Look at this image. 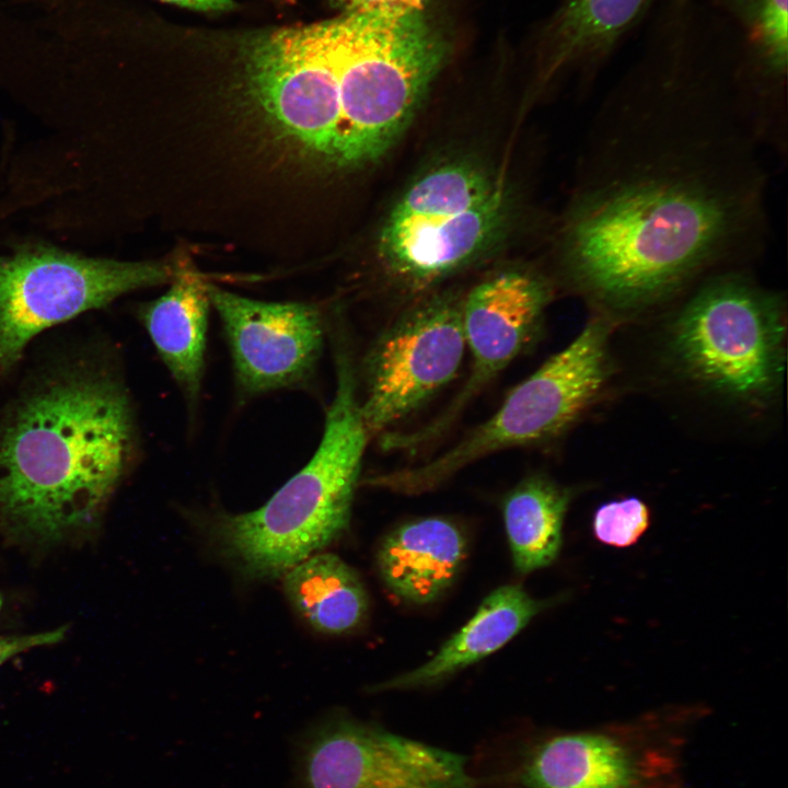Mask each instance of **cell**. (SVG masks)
<instances>
[{
  "instance_id": "cell-13",
  "label": "cell",
  "mask_w": 788,
  "mask_h": 788,
  "mask_svg": "<svg viewBox=\"0 0 788 788\" xmlns=\"http://www.w3.org/2000/svg\"><path fill=\"white\" fill-rule=\"evenodd\" d=\"M230 349L239 391L255 396L304 384L324 345L318 309L250 299L207 282Z\"/></svg>"
},
{
  "instance_id": "cell-4",
  "label": "cell",
  "mask_w": 788,
  "mask_h": 788,
  "mask_svg": "<svg viewBox=\"0 0 788 788\" xmlns=\"http://www.w3.org/2000/svg\"><path fill=\"white\" fill-rule=\"evenodd\" d=\"M705 716L673 707L595 728L538 733L474 788H692L687 752Z\"/></svg>"
},
{
  "instance_id": "cell-3",
  "label": "cell",
  "mask_w": 788,
  "mask_h": 788,
  "mask_svg": "<svg viewBox=\"0 0 788 788\" xmlns=\"http://www.w3.org/2000/svg\"><path fill=\"white\" fill-rule=\"evenodd\" d=\"M357 385L352 361L340 346L335 395L310 461L262 507L220 513L208 523L212 542L244 576L281 577L347 530L371 438L360 413Z\"/></svg>"
},
{
  "instance_id": "cell-12",
  "label": "cell",
  "mask_w": 788,
  "mask_h": 788,
  "mask_svg": "<svg viewBox=\"0 0 788 788\" xmlns=\"http://www.w3.org/2000/svg\"><path fill=\"white\" fill-rule=\"evenodd\" d=\"M298 788H473L464 756L348 717L297 744Z\"/></svg>"
},
{
  "instance_id": "cell-14",
  "label": "cell",
  "mask_w": 788,
  "mask_h": 788,
  "mask_svg": "<svg viewBox=\"0 0 788 788\" xmlns=\"http://www.w3.org/2000/svg\"><path fill=\"white\" fill-rule=\"evenodd\" d=\"M466 555V540L450 520L424 518L404 523L382 541L380 575L396 596L415 604L437 600L453 582Z\"/></svg>"
},
{
  "instance_id": "cell-1",
  "label": "cell",
  "mask_w": 788,
  "mask_h": 788,
  "mask_svg": "<svg viewBox=\"0 0 788 788\" xmlns=\"http://www.w3.org/2000/svg\"><path fill=\"white\" fill-rule=\"evenodd\" d=\"M727 70L639 68L599 105L555 232L572 289L635 310L765 254L768 148Z\"/></svg>"
},
{
  "instance_id": "cell-10",
  "label": "cell",
  "mask_w": 788,
  "mask_h": 788,
  "mask_svg": "<svg viewBox=\"0 0 788 788\" xmlns=\"http://www.w3.org/2000/svg\"><path fill=\"white\" fill-rule=\"evenodd\" d=\"M462 300L443 293L413 305L367 349L359 404L371 438L390 431L457 375L466 351Z\"/></svg>"
},
{
  "instance_id": "cell-15",
  "label": "cell",
  "mask_w": 788,
  "mask_h": 788,
  "mask_svg": "<svg viewBox=\"0 0 788 788\" xmlns=\"http://www.w3.org/2000/svg\"><path fill=\"white\" fill-rule=\"evenodd\" d=\"M210 305L207 282L183 265L167 291L140 311L158 355L190 403L201 390Z\"/></svg>"
},
{
  "instance_id": "cell-11",
  "label": "cell",
  "mask_w": 788,
  "mask_h": 788,
  "mask_svg": "<svg viewBox=\"0 0 788 788\" xmlns=\"http://www.w3.org/2000/svg\"><path fill=\"white\" fill-rule=\"evenodd\" d=\"M553 297L552 280L531 269L498 271L475 285L462 300L464 337L471 355L463 386L437 417L410 431L382 434L380 447L384 451L417 452L444 436L476 396L531 346Z\"/></svg>"
},
{
  "instance_id": "cell-22",
  "label": "cell",
  "mask_w": 788,
  "mask_h": 788,
  "mask_svg": "<svg viewBox=\"0 0 788 788\" xmlns=\"http://www.w3.org/2000/svg\"><path fill=\"white\" fill-rule=\"evenodd\" d=\"M67 630V626H60L47 631L0 636V667L23 652L59 644Z\"/></svg>"
},
{
  "instance_id": "cell-8",
  "label": "cell",
  "mask_w": 788,
  "mask_h": 788,
  "mask_svg": "<svg viewBox=\"0 0 788 788\" xmlns=\"http://www.w3.org/2000/svg\"><path fill=\"white\" fill-rule=\"evenodd\" d=\"M334 61L344 117L389 150L412 121L447 58L422 11L344 13L333 19Z\"/></svg>"
},
{
  "instance_id": "cell-16",
  "label": "cell",
  "mask_w": 788,
  "mask_h": 788,
  "mask_svg": "<svg viewBox=\"0 0 788 788\" xmlns=\"http://www.w3.org/2000/svg\"><path fill=\"white\" fill-rule=\"evenodd\" d=\"M545 606V602L531 598L521 586L497 588L432 659L374 685L371 691L379 693L434 685L499 650Z\"/></svg>"
},
{
  "instance_id": "cell-24",
  "label": "cell",
  "mask_w": 788,
  "mask_h": 788,
  "mask_svg": "<svg viewBox=\"0 0 788 788\" xmlns=\"http://www.w3.org/2000/svg\"><path fill=\"white\" fill-rule=\"evenodd\" d=\"M198 11H230L235 8L233 0H161Z\"/></svg>"
},
{
  "instance_id": "cell-18",
  "label": "cell",
  "mask_w": 788,
  "mask_h": 788,
  "mask_svg": "<svg viewBox=\"0 0 788 788\" xmlns=\"http://www.w3.org/2000/svg\"><path fill=\"white\" fill-rule=\"evenodd\" d=\"M570 491L537 474L522 479L502 503L505 528L515 569L544 568L558 556Z\"/></svg>"
},
{
  "instance_id": "cell-9",
  "label": "cell",
  "mask_w": 788,
  "mask_h": 788,
  "mask_svg": "<svg viewBox=\"0 0 788 788\" xmlns=\"http://www.w3.org/2000/svg\"><path fill=\"white\" fill-rule=\"evenodd\" d=\"M166 262L86 257L26 245L0 255V374L40 332L134 290L171 281Z\"/></svg>"
},
{
  "instance_id": "cell-17",
  "label": "cell",
  "mask_w": 788,
  "mask_h": 788,
  "mask_svg": "<svg viewBox=\"0 0 788 788\" xmlns=\"http://www.w3.org/2000/svg\"><path fill=\"white\" fill-rule=\"evenodd\" d=\"M282 577L291 606L316 631L345 634L366 616L364 587L357 572L335 554L316 553Z\"/></svg>"
},
{
  "instance_id": "cell-23",
  "label": "cell",
  "mask_w": 788,
  "mask_h": 788,
  "mask_svg": "<svg viewBox=\"0 0 788 788\" xmlns=\"http://www.w3.org/2000/svg\"><path fill=\"white\" fill-rule=\"evenodd\" d=\"M344 13L397 15L422 11L426 0H331Z\"/></svg>"
},
{
  "instance_id": "cell-19",
  "label": "cell",
  "mask_w": 788,
  "mask_h": 788,
  "mask_svg": "<svg viewBox=\"0 0 788 788\" xmlns=\"http://www.w3.org/2000/svg\"><path fill=\"white\" fill-rule=\"evenodd\" d=\"M647 2L568 0L553 25L545 79L567 66L587 65L588 70L612 48Z\"/></svg>"
},
{
  "instance_id": "cell-20",
  "label": "cell",
  "mask_w": 788,
  "mask_h": 788,
  "mask_svg": "<svg viewBox=\"0 0 788 788\" xmlns=\"http://www.w3.org/2000/svg\"><path fill=\"white\" fill-rule=\"evenodd\" d=\"M745 28L755 63L746 78L758 106L768 117H787L785 79L788 61V0H726Z\"/></svg>"
},
{
  "instance_id": "cell-2",
  "label": "cell",
  "mask_w": 788,
  "mask_h": 788,
  "mask_svg": "<svg viewBox=\"0 0 788 788\" xmlns=\"http://www.w3.org/2000/svg\"><path fill=\"white\" fill-rule=\"evenodd\" d=\"M135 449L134 413L119 380L88 368L49 376L0 420V534L35 549L85 537Z\"/></svg>"
},
{
  "instance_id": "cell-25",
  "label": "cell",
  "mask_w": 788,
  "mask_h": 788,
  "mask_svg": "<svg viewBox=\"0 0 788 788\" xmlns=\"http://www.w3.org/2000/svg\"><path fill=\"white\" fill-rule=\"evenodd\" d=\"M3 606H4V599H3V595H2L1 592H0V613H1V611L3 610Z\"/></svg>"
},
{
  "instance_id": "cell-21",
  "label": "cell",
  "mask_w": 788,
  "mask_h": 788,
  "mask_svg": "<svg viewBox=\"0 0 788 788\" xmlns=\"http://www.w3.org/2000/svg\"><path fill=\"white\" fill-rule=\"evenodd\" d=\"M649 524L647 505L637 497H627L601 505L594 512L592 530L599 542L623 548L637 543Z\"/></svg>"
},
{
  "instance_id": "cell-5",
  "label": "cell",
  "mask_w": 788,
  "mask_h": 788,
  "mask_svg": "<svg viewBox=\"0 0 788 788\" xmlns=\"http://www.w3.org/2000/svg\"><path fill=\"white\" fill-rule=\"evenodd\" d=\"M610 333L606 317H593L566 348L515 385L488 419L451 448L418 465L371 474L367 486L420 495L496 452L560 436L595 401L609 378Z\"/></svg>"
},
{
  "instance_id": "cell-7",
  "label": "cell",
  "mask_w": 788,
  "mask_h": 788,
  "mask_svg": "<svg viewBox=\"0 0 788 788\" xmlns=\"http://www.w3.org/2000/svg\"><path fill=\"white\" fill-rule=\"evenodd\" d=\"M673 324L674 355L702 385L756 403L777 390L785 362L784 301L757 285L748 267L702 280Z\"/></svg>"
},
{
  "instance_id": "cell-6",
  "label": "cell",
  "mask_w": 788,
  "mask_h": 788,
  "mask_svg": "<svg viewBox=\"0 0 788 788\" xmlns=\"http://www.w3.org/2000/svg\"><path fill=\"white\" fill-rule=\"evenodd\" d=\"M508 215L502 185L470 162L438 165L413 182L387 215L378 255L387 275L424 291L475 260Z\"/></svg>"
}]
</instances>
